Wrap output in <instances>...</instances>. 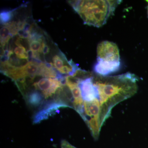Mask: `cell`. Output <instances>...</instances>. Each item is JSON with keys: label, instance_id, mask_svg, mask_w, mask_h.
Listing matches in <instances>:
<instances>
[{"label": "cell", "instance_id": "1", "mask_svg": "<svg viewBox=\"0 0 148 148\" xmlns=\"http://www.w3.org/2000/svg\"><path fill=\"white\" fill-rule=\"evenodd\" d=\"M93 77L98 86L101 107L108 118L115 106L132 97L138 90V77L131 73L113 76L94 74Z\"/></svg>", "mask_w": 148, "mask_h": 148}, {"label": "cell", "instance_id": "2", "mask_svg": "<svg viewBox=\"0 0 148 148\" xmlns=\"http://www.w3.org/2000/svg\"><path fill=\"white\" fill-rule=\"evenodd\" d=\"M121 1L88 0L69 1L68 2L80 16L84 24L100 27L106 24Z\"/></svg>", "mask_w": 148, "mask_h": 148}, {"label": "cell", "instance_id": "3", "mask_svg": "<svg viewBox=\"0 0 148 148\" xmlns=\"http://www.w3.org/2000/svg\"><path fill=\"white\" fill-rule=\"evenodd\" d=\"M44 64V62L32 61L22 67L6 69L1 72L15 83L28 78L42 77Z\"/></svg>", "mask_w": 148, "mask_h": 148}, {"label": "cell", "instance_id": "4", "mask_svg": "<svg viewBox=\"0 0 148 148\" xmlns=\"http://www.w3.org/2000/svg\"><path fill=\"white\" fill-rule=\"evenodd\" d=\"M49 64L65 77L73 75L79 69L72 60L68 61L65 54L59 50L52 55Z\"/></svg>", "mask_w": 148, "mask_h": 148}, {"label": "cell", "instance_id": "5", "mask_svg": "<svg viewBox=\"0 0 148 148\" xmlns=\"http://www.w3.org/2000/svg\"><path fill=\"white\" fill-rule=\"evenodd\" d=\"M97 61L108 63L120 62L119 51L114 43L104 41L98 45Z\"/></svg>", "mask_w": 148, "mask_h": 148}, {"label": "cell", "instance_id": "6", "mask_svg": "<svg viewBox=\"0 0 148 148\" xmlns=\"http://www.w3.org/2000/svg\"><path fill=\"white\" fill-rule=\"evenodd\" d=\"M120 68L121 62L108 63L97 61L93 67V71L97 75L107 76L110 74L116 73Z\"/></svg>", "mask_w": 148, "mask_h": 148}, {"label": "cell", "instance_id": "7", "mask_svg": "<svg viewBox=\"0 0 148 148\" xmlns=\"http://www.w3.org/2000/svg\"><path fill=\"white\" fill-rule=\"evenodd\" d=\"M16 9L12 10H3L1 11L0 14L1 23L2 25H4L12 21V19L14 16Z\"/></svg>", "mask_w": 148, "mask_h": 148}, {"label": "cell", "instance_id": "8", "mask_svg": "<svg viewBox=\"0 0 148 148\" xmlns=\"http://www.w3.org/2000/svg\"><path fill=\"white\" fill-rule=\"evenodd\" d=\"M61 148H77L72 145L66 140H62L61 142Z\"/></svg>", "mask_w": 148, "mask_h": 148}, {"label": "cell", "instance_id": "9", "mask_svg": "<svg viewBox=\"0 0 148 148\" xmlns=\"http://www.w3.org/2000/svg\"><path fill=\"white\" fill-rule=\"evenodd\" d=\"M147 2L148 3V1H147Z\"/></svg>", "mask_w": 148, "mask_h": 148}]
</instances>
